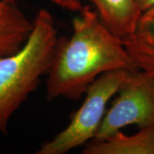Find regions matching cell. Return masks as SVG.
I'll return each instance as SVG.
<instances>
[{"mask_svg":"<svg viewBox=\"0 0 154 154\" xmlns=\"http://www.w3.org/2000/svg\"><path fill=\"white\" fill-rule=\"evenodd\" d=\"M33 28L15 0H0V57L11 55L22 48Z\"/></svg>","mask_w":154,"mask_h":154,"instance_id":"8992f818","label":"cell"},{"mask_svg":"<svg viewBox=\"0 0 154 154\" xmlns=\"http://www.w3.org/2000/svg\"><path fill=\"white\" fill-rule=\"evenodd\" d=\"M106 110L94 141H101L122 128L154 126V77L142 70H131Z\"/></svg>","mask_w":154,"mask_h":154,"instance_id":"277c9868","label":"cell"},{"mask_svg":"<svg viewBox=\"0 0 154 154\" xmlns=\"http://www.w3.org/2000/svg\"><path fill=\"white\" fill-rule=\"evenodd\" d=\"M128 69H115L102 74L89 85L81 107L73 114L69 123L37 154H64L91 141L96 135L106 112L109 101L126 80Z\"/></svg>","mask_w":154,"mask_h":154,"instance_id":"3957f363","label":"cell"},{"mask_svg":"<svg viewBox=\"0 0 154 154\" xmlns=\"http://www.w3.org/2000/svg\"><path fill=\"white\" fill-rule=\"evenodd\" d=\"M57 33L51 14L41 9L22 48L0 57V132H6L11 116L47 74L58 38Z\"/></svg>","mask_w":154,"mask_h":154,"instance_id":"7a4b0ae2","label":"cell"},{"mask_svg":"<svg viewBox=\"0 0 154 154\" xmlns=\"http://www.w3.org/2000/svg\"><path fill=\"white\" fill-rule=\"evenodd\" d=\"M110 33L123 40L136 32L142 13L134 0H87Z\"/></svg>","mask_w":154,"mask_h":154,"instance_id":"5b68a950","label":"cell"},{"mask_svg":"<svg viewBox=\"0 0 154 154\" xmlns=\"http://www.w3.org/2000/svg\"><path fill=\"white\" fill-rule=\"evenodd\" d=\"M122 42L138 69L154 77V19L140 24L136 32Z\"/></svg>","mask_w":154,"mask_h":154,"instance_id":"ba28073f","label":"cell"},{"mask_svg":"<svg viewBox=\"0 0 154 154\" xmlns=\"http://www.w3.org/2000/svg\"><path fill=\"white\" fill-rule=\"evenodd\" d=\"M142 13L140 24H144L154 19V0H134Z\"/></svg>","mask_w":154,"mask_h":154,"instance_id":"9c48e42d","label":"cell"},{"mask_svg":"<svg viewBox=\"0 0 154 154\" xmlns=\"http://www.w3.org/2000/svg\"><path fill=\"white\" fill-rule=\"evenodd\" d=\"M84 154H154V126L142 128L133 135L120 131L101 141H89Z\"/></svg>","mask_w":154,"mask_h":154,"instance_id":"52a82bcc","label":"cell"},{"mask_svg":"<svg viewBox=\"0 0 154 154\" xmlns=\"http://www.w3.org/2000/svg\"><path fill=\"white\" fill-rule=\"evenodd\" d=\"M70 38H57L46 75L48 101L76 100L102 74L115 69L137 70L121 38L105 28L94 10L80 9L72 22Z\"/></svg>","mask_w":154,"mask_h":154,"instance_id":"6da1fadb","label":"cell"}]
</instances>
